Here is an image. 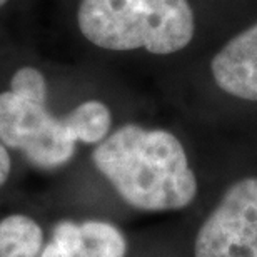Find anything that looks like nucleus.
<instances>
[{
    "instance_id": "nucleus-1",
    "label": "nucleus",
    "mask_w": 257,
    "mask_h": 257,
    "mask_svg": "<svg viewBox=\"0 0 257 257\" xmlns=\"http://www.w3.org/2000/svg\"><path fill=\"white\" fill-rule=\"evenodd\" d=\"M92 161L128 205L141 210H177L197 194L182 144L171 132L127 124L95 147Z\"/></svg>"
},
{
    "instance_id": "nucleus-2",
    "label": "nucleus",
    "mask_w": 257,
    "mask_h": 257,
    "mask_svg": "<svg viewBox=\"0 0 257 257\" xmlns=\"http://www.w3.org/2000/svg\"><path fill=\"white\" fill-rule=\"evenodd\" d=\"M110 128V110L99 100H87L65 117L47 109V82L34 67H22L0 94V142L17 149L39 169L65 166L75 142L97 144Z\"/></svg>"
},
{
    "instance_id": "nucleus-3",
    "label": "nucleus",
    "mask_w": 257,
    "mask_h": 257,
    "mask_svg": "<svg viewBox=\"0 0 257 257\" xmlns=\"http://www.w3.org/2000/svg\"><path fill=\"white\" fill-rule=\"evenodd\" d=\"M79 29L107 50L146 49L166 55L194 37V14L187 0H82Z\"/></svg>"
},
{
    "instance_id": "nucleus-4",
    "label": "nucleus",
    "mask_w": 257,
    "mask_h": 257,
    "mask_svg": "<svg viewBox=\"0 0 257 257\" xmlns=\"http://www.w3.org/2000/svg\"><path fill=\"white\" fill-rule=\"evenodd\" d=\"M195 257H257V177L232 184L199 229Z\"/></svg>"
},
{
    "instance_id": "nucleus-5",
    "label": "nucleus",
    "mask_w": 257,
    "mask_h": 257,
    "mask_svg": "<svg viewBox=\"0 0 257 257\" xmlns=\"http://www.w3.org/2000/svg\"><path fill=\"white\" fill-rule=\"evenodd\" d=\"M214 80L237 99L257 102V24L225 44L210 64Z\"/></svg>"
},
{
    "instance_id": "nucleus-6",
    "label": "nucleus",
    "mask_w": 257,
    "mask_h": 257,
    "mask_svg": "<svg viewBox=\"0 0 257 257\" xmlns=\"http://www.w3.org/2000/svg\"><path fill=\"white\" fill-rule=\"evenodd\" d=\"M55 229L69 239L79 257H124L127 252L124 234L109 222L85 220L75 224L62 220Z\"/></svg>"
},
{
    "instance_id": "nucleus-7",
    "label": "nucleus",
    "mask_w": 257,
    "mask_h": 257,
    "mask_svg": "<svg viewBox=\"0 0 257 257\" xmlns=\"http://www.w3.org/2000/svg\"><path fill=\"white\" fill-rule=\"evenodd\" d=\"M44 232L34 219L12 214L0 220V257H37Z\"/></svg>"
},
{
    "instance_id": "nucleus-8",
    "label": "nucleus",
    "mask_w": 257,
    "mask_h": 257,
    "mask_svg": "<svg viewBox=\"0 0 257 257\" xmlns=\"http://www.w3.org/2000/svg\"><path fill=\"white\" fill-rule=\"evenodd\" d=\"M40 257H79L72 244L57 230H54L52 240L45 245Z\"/></svg>"
},
{
    "instance_id": "nucleus-9",
    "label": "nucleus",
    "mask_w": 257,
    "mask_h": 257,
    "mask_svg": "<svg viewBox=\"0 0 257 257\" xmlns=\"http://www.w3.org/2000/svg\"><path fill=\"white\" fill-rule=\"evenodd\" d=\"M10 156L7 152V149L2 142H0V187L4 186L5 181L9 179V174H10Z\"/></svg>"
},
{
    "instance_id": "nucleus-10",
    "label": "nucleus",
    "mask_w": 257,
    "mask_h": 257,
    "mask_svg": "<svg viewBox=\"0 0 257 257\" xmlns=\"http://www.w3.org/2000/svg\"><path fill=\"white\" fill-rule=\"evenodd\" d=\"M5 2H7V0H0V7H2V5H4Z\"/></svg>"
}]
</instances>
